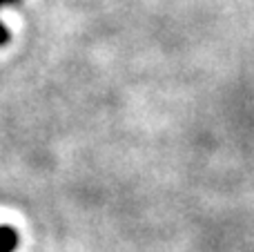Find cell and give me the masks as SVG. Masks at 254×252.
Segmentation results:
<instances>
[{
  "label": "cell",
  "mask_w": 254,
  "mask_h": 252,
  "mask_svg": "<svg viewBox=\"0 0 254 252\" xmlns=\"http://www.w3.org/2000/svg\"><path fill=\"white\" fill-rule=\"evenodd\" d=\"M7 40H9V31H7V27L0 22V47H2V45H7Z\"/></svg>",
  "instance_id": "obj_2"
},
{
  "label": "cell",
  "mask_w": 254,
  "mask_h": 252,
  "mask_svg": "<svg viewBox=\"0 0 254 252\" xmlns=\"http://www.w3.org/2000/svg\"><path fill=\"white\" fill-rule=\"evenodd\" d=\"M11 2H18V0H0V7H2V4H11Z\"/></svg>",
  "instance_id": "obj_3"
},
{
  "label": "cell",
  "mask_w": 254,
  "mask_h": 252,
  "mask_svg": "<svg viewBox=\"0 0 254 252\" xmlns=\"http://www.w3.org/2000/svg\"><path fill=\"white\" fill-rule=\"evenodd\" d=\"M18 232L11 226H0V252H13L18 248Z\"/></svg>",
  "instance_id": "obj_1"
}]
</instances>
